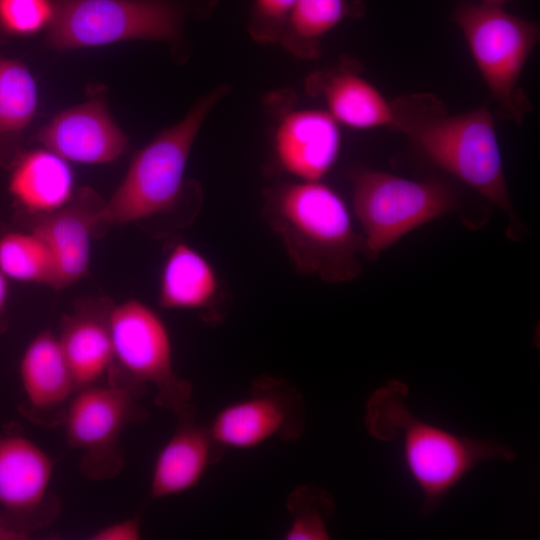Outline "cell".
I'll return each instance as SVG.
<instances>
[{
    "label": "cell",
    "mask_w": 540,
    "mask_h": 540,
    "mask_svg": "<svg viewBox=\"0 0 540 540\" xmlns=\"http://www.w3.org/2000/svg\"><path fill=\"white\" fill-rule=\"evenodd\" d=\"M27 536L26 531L0 517V540L25 539Z\"/></svg>",
    "instance_id": "83f0119b"
},
{
    "label": "cell",
    "mask_w": 540,
    "mask_h": 540,
    "mask_svg": "<svg viewBox=\"0 0 540 540\" xmlns=\"http://www.w3.org/2000/svg\"><path fill=\"white\" fill-rule=\"evenodd\" d=\"M363 11L362 4L348 0H297L278 43L297 58L317 59L323 36L346 17Z\"/></svg>",
    "instance_id": "7402d4cb"
},
{
    "label": "cell",
    "mask_w": 540,
    "mask_h": 540,
    "mask_svg": "<svg viewBox=\"0 0 540 540\" xmlns=\"http://www.w3.org/2000/svg\"><path fill=\"white\" fill-rule=\"evenodd\" d=\"M36 140L67 161L85 164L112 162L128 147L101 98L60 112L38 131Z\"/></svg>",
    "instance_id": "7c38bea8"
},
{
    "label": "cell",
    "mask_w": 540,
    "mask_h": 540,
    "mask_svg": "<svg viewBox=\"0 0 540 540\" xmlns=\"http://www.w3.org/2000/svg\"><path fill=\"white\" fill-rule=\"evenodd\" d=\"M225 299L222 282L210 261L184 242L173 244L160 273L159 305L196 311L205 322L216 324L225 316Z\"/></svg>",
    "instance_id": "9a60e30c"
},
{
    "label": "cell",
    "mask_w": 540,
    "mask_h": 540,
    "mask_svg": "<svg viewBox=\"0 0 540 540\" xmlns=\"http://www.w3.org/2000/svg\"><path fill=\"white\" fill-rule=\"evenodd\" d=\"M351 180L353 209L372 259L408 232L458 206L455 192L440 181H415L368 168L353 171Z\"/></svg>",
    "instance_id": "52a82bcc"
},
{
    "label": "cell",
    "mask_w": 540,
    "mask_h": 540,
    "mask_svg": "<svg viewBox=\"0 0 540 540\" xmlns=\"http://www.w3.org/2000/svg\"><path fill=\"white\" fill-rule=\"evenodd\" d=\"M262 217L280 239L294 269L327 283L357 278L363 235L341 196L322 181L282 182L263 192Z\"/></svg>",
    "instance_id": "3957f363"
},
{
    "label": "cell",
    "mask_w": 540,
    "mask_h": 540,
    "mask_svg": "<svg viewBox=\"0 0 540 540\" xmlns=\"http://www.w3.org/2000/svg\"><path fill=\"white\" fill-rule=\"evenodd\" d=\"M340 124L320 109L283 113L273 136L278 167L300 181H322L341 149Z\"/></svg>",
    "instance_id": "8fae6325"
},
{
    "label": "cell",
    "mask_w": 540,
    "mask_h": 540,
    "mask_svg": "<svg viewBox=\"0 0 540 540\" xmlns=\"http://www.w3.org/2000/svg\"><path fill=\"white\" fill-rule=\"evenodd\" d=\"M287 510L291 524L284 535L287 540H327L329 522L335 510L332 495L325 489L307 484L295 488L288 496Z\"/></svg>",
    "instance_id": "cb8c5ba5"
},
{
    "label": "cell",
    "mask_w": 540,
    "mask_h": 540,
    "mask_svg": "<svg viewBox=\"0 0 540 540\" xmlns=\"http://www.w3.org/2000/svg\"><path fill=\"white\" fill-rule=\"evenodd\" d=\"M53 461L36 443L20 435L0 436V506L27 532L26 518L43 504Z\"/></svg>",
    "instance_id": "2e32d148"
},
{
    "label": "cell",
    "mask_w": 540,
    "mask_h": 540,
    "mask_svg": "<svg viewBox=\"0 0 540 540\" xmlns=\"http://www.w3.org/2000/svg\"><path fill=\"white\" fill-rule=\"evenodd\" d=\"M362 70L357 60L344 57L310 74L305 81L306 93L321 98L326 111L341 125L358 130L391 128V101L362 76Z\"/></svg>",
    "instance_id": "4fadbf2b"
},
{
    "label": "cell",
    "mask_w": 540,
    "mask_h": 540,
    "mask_svg": "<svg viewBox=\"0 0 540 540\" xmlns=\"http://www.w3.org/2000/svg\"><path fill=\"white\" fill-rule=\"evenodd\" d=\"M5 33L0 29V43L4 42Z\"/></svg>",
    "instance_id": "4dcf8cb0"
},
{
    "label": "cell",
    "mask_w": 540,
    "mask_h": 540,
    "mask_svg": "<svg viewBox=\"0 0 540 540\" xmlns=\"http://www.w3.org/2000/svg\"><path fill=\"white\" fill-rule=\"evenodd\" d=\"M8 295V283L5 275L0 271V312L4 308Z\"/></svg>",
    "instance_id": "f1b7e54d"
},
{
    "label": "cell",
    "mask_w": 540,
    "mask_h": 540,
    "mask_svg": "<svg viewBox=\"0 0 540 540\" xmlns=\"http://www.w3.org/2000/svg\"><path fill=\"white\" fill-rule=\"evenodd\" d=\"M305 425L299 391L282 378L263 375L251 384L249 396L222 408L208 428L226 450L255 448L275 437L296 440Z\"/></svg>",
    "instance_id": "9c48e42d"
},
{
    "label": "cell",
    "mask_w": 540,
    "mask_h": 540,
    "mask_svg": "<svg viewBox=\"0 0 540 540\" xmlns=\"http://www.w3.org/2000/svg\"><path fill=\"white\" fill-rule=\"evenodd\" d=\"M19 375L26 400L36 410L59 406L76 391L58 337L48 330L37 334L26 347Z\"/></svg>",
    "instance_id": "ffe728a7"
},
{
    "label": "cell",
    "mask_w": 540,
    "mask_h": 540,
    "mask_svg": "<svg viewBox=\"0 0 540 540\" xmlns=\"http://www.w3.org/2000/svg\"><path fill=\"white\" fill-rule=\"evenodd\" d=\"M297 0H254L248 21L253 40L278 43Z\"/></svg>",
    "instance_id": "484cf974"
},
{
    "label": "cell",
    "mask_w": 540,
    "mask_h": 540,
    "mask_svg": "<svg viewBox=\"0 0 540 540\" xmlns=\"http://www.w3.org/2000/svg\"><path fill=\"white\" fill-rule=\"evenodd\" d=\"M0 271L7 279L55 289L53 253L47 243L31 230L10 231L0 237Z\"/></svg>",
    "instance_id": "603a6c76"
},
{
    "label": "cell",
    "mask_w": 540,
    "mask_h": 540,
    "mask_svg": "<svg viewBox=\"0 0 540 540\" xmlns=\"http://www.w3.org/2000/svg\"><path fill=\"white\" fill-rule=\"evenodd\" d=\"M9 192L31 216L54 212L74 196L67 160L46 149L20 153L12 163Z\"/></svg>",
    "instance_id": "d6986e66"
},
{
    "label": "cell",
    "mask_w": 540,
    "mask_h": 540,
    "mask_svg": "<svg viewBox=\"0 0 540 540\" xmlns=\"http://www.w3.org/2000/svg\"><path fill=\"white\" fill-rule=\"evenodd\" d=\"M104 202L94 190L81 188L60 209L32 216L30 230L47 243L55 259V289L70 286L88 273L91 241L101 230Z\"/></svg>",
    "instance_id": "30bf717a"
},
{
    "label": "cell",
    "mask_w": 540,
    "mask_h": 540,
    "mask_svg": "<svg viewBox=\"0 0 540 540\" xmlns=\"http://www.w3.org/2000/svg\"><path fill=\"white\" fill-rule=\"evenodd\" d=\"M470 54L497 104L502 119L522 124L531 109L518 84L540 39L539 24L501 5L461 2L453 12Z\"/></svg>",
    "instance_id": "5b68a950"
},
{
    "label": "cell",
    "mask_w": 540,
    "mask_h": 540,
    "mask_svg": "<svg viewBox=\"0 0 540 540\" xmlns=\"http://www.w3.org/2000/svg\"><path fill=\"white\" fill-rule=\"evenodd\" d=\"M224 451L213 439L208 426L197 423L195 416L180 419L155 460L150 498H166L192 489L208 467L222 458Z\"/></svg>",
    "instance_id": "e0dca14e"
},
{
    "label": "cell",
    "mask_w": 540,
    "mask_h": 540,
    "mask_svg": "<svg viewBox=\"0 0 540 540\" xmlns=\"http://www.w3.org/2000/svg\"><path fill=\"white\" fill-rule=\"evenodd\" d=\"M220 85L200 97L176 124L164 129L132 158L128 170L100 213V229L155 221L175 213L188 195L201 192L185 180L194 141L207 116L228 93Z\"/></svg>",
    "instance_id": "277c9868"
},
{
    "label": "cell",
    "mask_w": 540,
    "mask_h": 540,
    "mask_svg": "<svg viewBox=\"0 0 540 540\" xmlns=\"http://www.w3.org/2000/svg\"><path fill=\"white\" fill-rule=\"evenodd\" d=\"M38 104L36 82L27 67L0 56V164L12 163Z\"/></svg>",
    "instance_id": "44dd1931"
},
{
    "label": "cell",
    "mask_w": 540,
    "mask_h": 540,
    "mask_svg": "<svg viewBox=\"0 0 540 540\" xmlns=\"http://www.w3.org/2000/svg\"><path fill=\"white\" fill-rule=\"evenodd\" d=\"M508 1L510 0H481V2L483 3L501 5V6H504V4L507 3Z\"/></svg>",
    "instance_id": "f546056e"
},
{
    "label": "cell",
    "mask_w": 540,
    "mask_h": 540,
    "mask_svg": "<svg viewBox=\"0 0 540 540\" xmlns=\"http://www.w3.org/2000/svg\"><path fill=\"white\" fill-rule=\"evenodd\" d=\"M140 538V522L134 518L105 526L96 531L91 537L93 540H138Z\"/></svg>",
    "instance_id": "4316f807"
},
{
    "label": "cell",
    "mask_w": 540,
    "mask_h": 540,
    "mask_svg": "<svg viewBox=\"0 0 540 540\" xmlns=\"http://www.w3.org/2000/svg\"><path fill=\"white\" fill-rule=\"evenodd\" d=\"M187 11L175 0H55L45 42L57 50L137 39L174 42Z\"/></svg>",
    "instance_id": "8992f818"
},
{
    "label": "cell",
    "mask_w": 540,
    "mask_h": 540,
    "mask_svg": "<svg viewBox=\"0 0 540 540\" xmlns=\"http://www.w3.org/2000/svg\"><path fill=\"white\" fill-rule=\"evenodd\" d=\"M407 395V384L399 380L378 387L367 400L364 424L375 439L400 446L406 468L422 493L423 515L434 513L479 464L514 460V450L499 441L459 436L421 420L407 406Z\"/></svg>",
    "instance_id": "6da1fadb"
},
{
    "label": "cell",
    "mask_w": 540,
    "mask_h": 540,
    "mask_svg": "<svg viewBox=\"0 0 540 540\" xmlns=\"http://www.w3.org/2000/svg\"><path fill=\"white\" fill-rule=\"evenodd\" d=\"M55 0H0V29L6 35L32 36L51 25Z\"/></svg>",
    "instance_id": "d4e9b609"
},
{
    "label": "cell",
    "mask_w": 540,
    "mask_h": 540,
    "mask_svg": "<svg viewBox=\"0 0 540 540\" xmlns=\"http://www.w3.org/2000/svg\"><path fill=\"white\" fill-rule=\"evenodd\" d=\"M85 302L73 314L64 318L58 336L60 346L71 371L76 390L95 385L114 362L108 325L111 305Z\"/></svg>",
    "instance_id": "ac0fdd59"
},
{
    "label": "cell",
    "mask_w": 540,
    "mask_h": 540,
    "mask_svg": "<svg viewBox=\"0 0 540 540\" xmlns=\"http://www.w3.org/2000/svg\"><path fill=\"white\" fill-rule=\"evenodd\" d=\"M108 325L114 361L137 384L156 389V402L179 419L194 417L192 386L173 365L170 333L162 317L149 305L129 299L111 305Z\"/></svg>",
    "instance_id": "ba28073f"
},
{
    "label": "cell",
    "mask_w": 540,
    "mask_h": 540,
    "mask_svg": "<svg viewBox=\"0 0 540 540\" xmlns=\"http://www.w3.org/2000/svg\"><path fill=\"white\" fill-rule=\"evenodd\" d=\"M141 416L131 391L91 385L79 389L69 404L65 432L71 446L91 458L110 452L124 427Z\"/></svg>",
    "instance_id": "5bb4252c"
},
{
    "label": "cell",
    "mask_w": 540,
    "mask_h": 540,
    "mask_svg": "<svg viewBox=\"0 0 540 540\" xmlns=\"http://www.w3.org/2000/svg\"><path fill=\"white\" fill-rule=\"evenodd\" d=\"M391 128L403 133L437 167L452 174L504 211L519 227L506 184L494 116L487 107L450 114L431 93L391 101Z\"/></svg>",
    "instance_id": "7a4b0ae2"
}]
</instances>
